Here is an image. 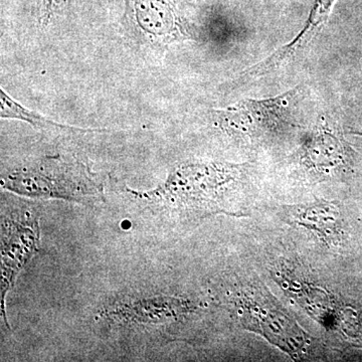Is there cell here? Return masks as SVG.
I'll return each mask as SVG.
<instances>
[{
    "instance_id": "obj_1",
    "label": "cell",
    "mask_w": 362,
    "mask_h": 362,
    "mask_svg": "<svg viewBox=\"0 0 362 362\" xmlns=\"http://www.w3.org/2000/svg\"><path fill=\"white\" fill-rule=\"evenodd\" d=\"M1 187L30 197L86 202L103 197V181L82 159L74 156H45L6 171Z\"/></svg>"
},
{
    "instance_id": "obj_2",
    "label": "cell",
    "mask_w": 362,
    "mask_h": 362,
    "mask_svg": "<svg viewBox=\"0 0 362 362\" xmlns=\"http://www.w3.org/2000/svg\"><path fill=\"white\" fill-rule=\"evenodd\" d=\"M239 166L216 162L181 164L171 171L163 183L149 192L128 190L152 204L197 207L213 204L228 185L237 180Z\"/></svg>"
},
{
    "instance_id": "obj_3",
    "label": "cell",
    "mask_w": 362,
    "mask_h": 362,
    "mask_svg": "<svg viewBox=\"0 0 362 362\" xmlns=\"http://www.w3.org/2000/svg\"><path fill=\"white\" fill-rule=\"evenodd\" d=\"M304 87L267 99H247L232 106L211 110L214 127L228 136L258 139L284 130L291 124L295 107L303 96Z\"/></svg>"
},
{
    "instance_id": "obj_4",
    "label": "cell",
    "mask_w": 362,
    "mask_h": 362,
    "mask_svg": "<svg viewBox=\"0 0 362 362\" xmlns=\"http://www.w3.org/2000/svg\"><path fill=\"white\" fill-rule=\"evenodd\" d=\"M125 21L140 42L156 47L197 40L177 0H124Z\"/></svg>"
},
{
    "instance_id": "obj_5",
    "label": "cell",
    "mask_w": 362,
    "mask_h": 362,
    "mask_svg": "<svg viewBox=\"0 0 362 362\" xmlns=\"http://www.w3.org/2000/svg\"><path fill=\"white\" fill-rule=\"evenodd\" d=\"M39 223L30 214L2 216L1 312L7 323L6 297L23 267L39 250Z\"/></svg>"
},
{
    "instance_id": "obj_6",
    "label": "cell",
    "mask_w": 362,
    "mask_h": 362,
    "mask_svg": "<svg viewBox=\"0 0 362 362\" xmlns=\"http://www.w3.org/2000/svg\"><path fill=\"white\" fill-rule=\"evenodd\" d=\"M335 1L337 0H315L308 20L305 23L301 32L298 33L289 44L281 47L280 49L267 58V66L271 70L277 71L281 66L291 63L298 56H300L322 30L324 25L329 18Z\"/></svg>"
},
{
    "instance_id": "obj_7",
    "label": "cell",
    "mask_w": 362,
    "mask_h": 362,
    "mask_svg": "<svg viewBox=\"0 0 362 362\" xmlns=\"http://www.w3.org/2000/svg\"><path fill=\"white\" fill-rule=\"evenodd\" d=\"M303 159L317 170L337 168L344 160V145L326 121L318 124L305 142Z\"/></svg>"
},
{
    "instance_id": "obj_8",
    "label": "cell",
    "mask_w": 362,
    "mask_h": 362,
    "mask_svg": "<svg viewBox=\"0 0 362 362\" xmlns=\"http://www.w3.org/2000/svg\"><path fill=\"white\" fill-rule=\"evenodd\" d=\"M0 117L6 120H18L21 122L30 124L33 128L47 130H64L69 132H95L94 129H84V128L74 127V126L65 125L56 122L47 118L42 114L37 113L26 108L20 102L9 96L4 88L0 89Z\"/></svg>"
},
{
    "instance_id": "obj_9",
    "label": "cell",
    "mask_w": 362,
    "mask_h": 362,
    "mask_svg": "<svg viewBox=\"0 0 362 362\" xmlns=\"http://www.w3.org/2000/svg\"><path fill=\"white\" fill-rule=\"evenodd\" d=\"M71 0H40V23L45 26L51 25L52 21L63 13Z\"/></svg>"
},
{
    "instance_id": "obj_10",
    "label": "cell",
    "mask_w": 362,
    "mask_h": 362,
    "mask_svg": "<svg viewBox=\"0 0 362 362\" xmlns=\"http://www.w3.org/2000/svg\"><path fill=\"white\" fill-rule=\"evenodd\" d=\"M357 134L362 135V133H357Z\"/></svg>"
}]
</instances>
